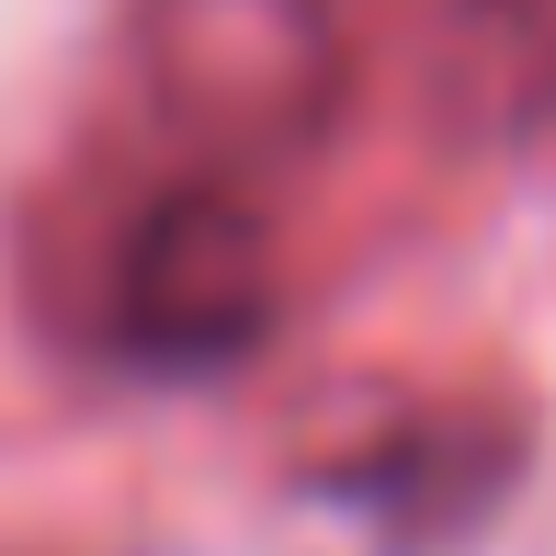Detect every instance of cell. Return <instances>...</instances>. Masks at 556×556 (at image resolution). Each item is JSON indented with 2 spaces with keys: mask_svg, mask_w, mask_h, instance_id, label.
<instances>
[{
  "mask_svg": "<svg viewBox=\"0 0 556 556\" xmlns=\"http://www.w3.org/2000/svg\"><path fill=\"white\" fill-rule=\"evenodd\" d=\"M125 68H137V103L170 137V160L239 193L330 137L352 46L341 0H137Z\"/></svg>",
  "mask_w": 556,
  "mask_h": 556,
  "instance_id": "1",
  "label": "cell"
},
{
  "mask_svg": "<svg viewBox=\"0 0 556 556\" xmlns=\"http://www.w3.org/2000/svg\"><path fill=\"white\" fill-rule=\"evenodd\" d=\"M273 318H285V250L227 182H170L160 205H137V227L103 262V330L148 375L250 364Z\"/></svg>",
  "mask_w": 556,
  "mask_h": 556,
  "instance_id": "2",
  "label": "cell"
},
{
  "mask_svg": "<svg viewBox=\"0 0 556 556\" xmlns=\"http://www.w3.org/2000/svg\"><path fill=\"white\" fill-rule=\"evenodd\" d=\"M477 23H489L511 91H522L534 114H556V0H477Z\"/></svg>",
  "mask_w": 556,
  "mask_h": 556,
  "instance_id": "3",
  "label": "cell"
}]
</instances>
